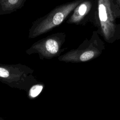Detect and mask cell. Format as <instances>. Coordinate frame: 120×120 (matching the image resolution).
I'll return each mask as SVG.
<instances>
[{
  "mask_svg": "<svg viewBox=\"0 0 120 120\" xmlns=\"http://www.w3.org/2000/svg\"><path fill=\"white\" fill-rule=\"evenodd\" d=\"M95 8L92 23L98 34L107 43L118 39L116 21L120 18V8L115 0H95Z\"/></svg>",
  "mask_w": 120,
  "mask_h": 120,
  "instance_id": "6da1fadb",
  "label": "cell"
},
{
  "mask_svg": "<svg viewBox=\"0 0 120 120\" xmlns=\"http://www.w3.org/2000/svg\"><path fill=\"white\" fill-rule=\"evenodd\" d=\"M83 0H75L60 5L46 15L36 19L29 29L28 38H35L59 26Z\"/></svg>",
  "mask_w": 120,
  "mask_h": 120,
  "instance_id": "7a4b0ae2",
  "label": "cell"
},
{
  "mask_svg": "<svg viewBox=\"0 0 120 120\" xmlns=\"http://www.w3.org/2000/svg\"><path fill=\"white\" fill-rule=\"evenodd\" d=\"M99 35L97 30L94 31L90 39L86 38L77 48L60 55L58 60L67 63H81L98 58L105 49L104 42Z\"/></svg>",
  "mask_w": 120,
  "mask_h": 120,
  "instance_id": "3957f363",
  "label": "cell"
},
{
  "mask_svg": "<svg viewBox=\"0 0 120 120\" xmlns=\"http://www.w3.org/2000/svg\"><path fill=\"white\" fill-rule=\"evenodd\" d=\"M64 32H57L34 43L26 51L28 54L38 53L41 59H51L59 57L65 50L62 46L66 41Z\"/></svg>",
  "mask_w": 120,
  "mask_h": 120,
  "instance_id": "277c9868",
  "label": "cell"
},
{
  "mask_svg": "<svg viewBox=\"0 0 120 120\" xmlns=\"http://www.w3.org/2000/svg\"><path fill=\"white\" fill-rule=\"evenodd\" d=\"M30 69L21 65H3L0 64V81L11 87L23 89L30 85L26 82L30 78Z\"/></svg>",
  "mask_w": 120,
  "mask_h": 120,
  "instance_id": "5b68a950",
  "label": "cell"
},
{
  "mask_svg": "<svg viewBox=\"0 0 120 120\" xmlns=\"http://www.w3.org/2000/svg\"><path fill=\"white\" fill-rule=\"evenodd\" d=\"M95 8V0H83L74 9L66 22L82 25H85L88 22L92 23Z\"/></svg>",
  "mask_w": 120,
  "mask_h": 120,
  "instance_id": "8992f818",
  "label": "cell"
},
{
  "mask_svg": "<svg viewBox=\"0 0 120 120\" xmlns=\"http://www.w3.org/2000/svg\"><path fill=\"white\" fill-rule=\"evenodd\" d=\"M26 0H0V15L10 14L22 8Z\"/></svg>",
  "mask_w": 120,
  "mask_h": 120,
  "instance_id": "52a82bcc",
  "label": "cell"
},
{
  "mask_svg": "<svg viewBox=\"0 0 120 120\" xmlns=\"http://www.w3.org/2000/svg\"><path fill=\"white\" fill-rule=\"evenodd\" d=\"M44 84L43 83H38L34 84L30 88V96L34 98L38 96L42 91L44 88Z\"/></svg>",
  "mask_w": 120,
  "mask_h": 120,
  "instance_id": "ba28073f",
  "label": "cell"
},
{
  "mask_svg": "<svg viewBox=\"0 0 120 120\" xmlns=\"http://www.w3.org/2000/svg\"><path fill=\"white\" fill-rule=\"evenodd\" d=\"M116 3H117L118 5L119 6V8H120V0H115Z\"/></svg>",
  "mask_w": 120,
  "mask_h": 120,
  "instance_id": "9c48e42d",
  "label": "cell"
},
{
  "mask_svg": "<svg viewBox=\"0 0 120 120\" xmlns=\"http://www.w3.org/2000/svg\"><path fill=\"white\" fill-rule=\"evenodd\" d=\"M0 120H3V119H2L1 118H0Z\"/></svg>",
  "mask_w": 120,
  "mask_h": 120,
  "instance_id": "30bf717a",
  "label": "cell"
}]
</instances>
